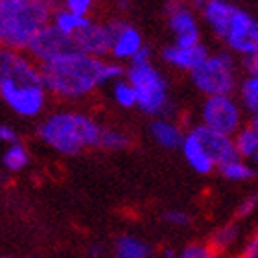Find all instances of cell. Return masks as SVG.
Listing matches in <instances>:
<instances>
[{"label": "cell", "mask_w": 258, "mask_h": 258, "mask_svg": "<svg viewBox=\"0 0 258 258\" xmlns=\"http://www.w3.org/2000/svg\"><path fill=\"white\" fill-rule=\"evenodd\" d=\"M41 64L17 50L0 48V98L19 118H37L48 102Z\"/></svg>", "instance_id": "6da1fadb"}, {"label": "cell", "mask_w": 258, "mask_h": 258, "mask_svg": "<svg viewBox=\"0 0 258 258\" xmlns=\"http://www.w3.org/2000/svg\"><path fill=\"white\" fill-rule=\"evenodd\" d=\"M105 59H96L74 50L57 59L41 64L44 87L50 96L76 102L91 96L103 85L102 69Z\"/></svg>", "instance_id": "7a4b0ae2"}, {"label": "cell", "mask_w": 258, "mask_h": 258, "mask_svg": "<svg viewBox=\"0 0 258 258\" xmlns=\"http://www.w3.org/2000/svg\"><path fill=\"white\" fill-rule=\"evenodd\" d=\"M103 125L91 114L63 109L54 111L37 125L39 140L59 155H78L83 150L100 148Z\"/></svg>", "instance_id": "3957f363"}, {"label": "cell", "mask_w": 258, "mask_h": 258, "mask_svg": "<svg viewBox=\"0 0 258 258\" xmlns=\"http://www.w3.org/2000/svg\"><path fill=\"white\" fill-rule=\"evenodd\" d=\"M59 0H2L0 48L26 52L33 37L52 22Z\"/></svg>", "instance_id": "277c9868"}, {"label": "cell", "mask_w": 258, "mask_h": 258, "mask_svg": "<svg viewBox=\"0 0 258 258\" xmlns=\"http://www.w3.org/2000/svg\"><path fill=\"white\" fill-rule=\"evenodd\" d=\"M127 81L137 92V109L151 118H172L175 113L168 81L153 63L127 67Z\"/></svg>", "instance_id": "5b68a950"}, {"label": "cell", "mask_w": 258, "mask_h": 258, "mask_svg": "<svg viewBox=\"0 0 258 258\" xmlns=\"http://www.w3.org/2000/svg\"><path fill=\"white\" fill-rule=\"evenodd\" d=\"M190 81L205 98L234 94L240 87L236 61L231 52L209 54V57L190 74Z\"/></svg>", "instance_id": "8992f818"}, {"label": "cell", "mask_w": 258, "mask_h": 258, "mask_svg": "<svg viewBox=\"0 0 258 258\" xmlns=\"http://www.w3.org/2000/svg\"><path fill=\"white\" fill-rule=\"evenodd\" d=\"M199 116L203 125L231 137L243 127V107L234 94L205 98Z\"/></svg>", "instance_id": "52a82bcc"}, {"label": "cell", "mask_w": 258, "mask_h": 258, "mask_svg": "<svg viewBox=\"0 0 258 258\" xmlns=\"http://www.w3.org/2000/svg\"><path fill=\"white\" fill-rule=\"evenodd\" d=\"M223 43L231 54L240 57H251L258 54V19L247 10L238 8L236 15L232 19L231 28L223 37Z\"/></svg>", "instance_id": "ba28073f"}, {"label": "cell", "mask_w": 258, "mask_h": 258, "mask_svg": "<svg viewBox=\"0 0 258 258\" xmlns=\"http://www.w3.org/2000/svg\"><path fill=\"white\" fill-rule=\"evenodd\" d=\"M168 26L173 35V44L177 46H196L201 43V30L192 6L183 0H170L166 6Z\"/></svg>", "instance_id": "9c48e42d"}, {"label": "cell", "mask_w": 258, "mask_h": 258, "mask_svg": "<svg viewBox=\"0 0 258 258\" xmlns=\"http://www.w3.org/2000/svg\"><path fill=\"white\" fill-rule=\"evenodd\" d=\"M74 39L61 33L57 28L50 22L48 26H44L41 32L33 37V41L28 46L26 54L32 57L35 63L46 64L50 61L57 59L61 55L74 52Z\"/></svg>", "instance_id": "30bf717a"}, {"label": "cell", "mask_w": 258, "mask_h": 258, "mask_svg": "<svg viewBox=\"0 0 258 258\" xmlns=\"http://www.w3.org/2000/svg\"><path fill=\"white\" fill-rule=\"evenodd\" d=\"M109 32H111V55L114 61L124 63L131 61L135 54L144 46V39L142 33L137 30L129 21L124 19H113L107 22Z\"/></svg>", "instance_id": "8fae6325"}, {"label": "cell", "mask_w": 258, "mask_h": 258, "mask_svg": "<svg viewBox=\"0 0 258 258\" xmlns=\"http://www.w3.org/2000/svg\"><path fill=\"white\" fill-rule=\"evenodd\" d=\"M74 46L78 52L96 59H105L111 55V32L107 22H98L89 19L85 26L76 33Z\"/></svg>", "instance_id": "7c38bea8"}, {"label": "cell", "mask_w": 258, "mask_h": 258, "mask_svg": "<svg viewBox=\"0 0 258 258\" xmlns=\"http://www.w3.org/2000/svg\"><path fill=\"white\" fill-rule=\"evenodd\" d=\"M238 8L240 6H236L231 0H207L203 8L199 10V13H201V19L209 26L210 32L223 41V37L231 28L232 19L236 15Z\"/></svg>", "instance_id": "4fadbf2b"}, {"label": "cell", "mask_w": 258, "mask_h": 258, "mask_svg": "<svg viewBox=\"0 0 258 258\" xmlns=\"http://www.w3.org/2000/svg\"><path fill=\"white\" fill-rule=\"evenodd\" d=\"M209 48L203 43L196 44V46H177V44H168L161 52L162 61L172 67V69L183 70L192 74L199 64L209 57Z\"/></svg>", "instance_id": "5bb4252c"}, {"label": "cell", "mask_w": 258, "mask_h": 258, "mask_svg": "<svg viewBox=\"0 0 258 258\" xmlns=\"http://www.w3.org/2000/svg\"><path fill=\"white\" fill-rule=\"evenodd\" d=\"M194 131L199 135V139L205 144L207 151L214 159L216 166H221V164H225V162L238 157L236 148H234V139H232L231 135H223L203 124L194 125Z\"/></svg>", "instance_id": "9a60e30c"}, {"label": "cell", "mask_w": 258, "mask_h": 258, "mask_svg": "<svg viewBox=\"0 0 258 258\" xmlns=\"http://www.w3.org/2000/svg\"><path fill=\"white\" fill-rule=\"evenodd\" d=\"M181 153H183L184 161L188 162V166L199 175H209L214 170H218L214 159L210 157V153L201 142L199 135L194 131V127H190L184 135V140L181 144Z\"/></svg>", "instance_id": "2e32d148"}, {"label": "cell", "mask_w": 258, "mask_h": 258, "mask_svg": "<svg viewBox=\"0 0 258 258\" xmlns=\"http://www.w3.org/2000/svg\"><path fill=\"white\" fill-rule=\"evenodd\" d=\"M150 135L164 150H181L186 131L172 118H155L150 125Z\"/></svg>", "instance_id": "e0dca14e"}, {"label": "cell", "mask_w": 258, "mask_h": 258, "mask_svg": "<svg viewBox=\"0 0 258 258\" xmlns=\"http://www.w3.org/2000/svg\"><path fill=\"white\" fill-rule=\"evenodd\" d=\"M113 254L114 258H153V249L148 242L133 234H122L114 242Z\"/></svg>", "instance_id": "ac0fdd59"}, {"label": "cell", "mask_w": 258, "mask_h": 258, "mask_svg": "<svg viewBox=\"0 0 258 258\" xmlns=\"http://www.w3.org/2000/svg\"><path fill=\"white\" fill-rule=\"evenodd\" d=\"M234 148L240 159L258 164V133L251 125H243L234 137Z\"/></svg>", "instance_id": "d6986e66"}, {"label": "cell", "mask_w": 258, "mask_h": 258, "mask_svg": "<svg viewBox=\"0 0 258 258\" xmlns=\"http://www.w3.org/2000/svg\"><path fill=\"white\" fill-rule=\"evenodd\" d=\"M218 172H220L221 177L231 181V183H245V181H251V179L256 177V170H254L253 162L243 161L240 157L218 166Z\"/></svg>", "instance_id": "ffe728a7"}, {"label": "cell", "mask_w": 258, "mask_h": 258, "mask_svg": "<svg viewBox=\"0 0 258 258\" xmlns=\"http://www.w3.org/2000/svg\"><path fill=\"white\" fill-rule=\"evenodd\" d=\"M30 161H32L30 151H28L26 146H22L21 142L8 146L6 151L2 153V159H0L2 168H4L6 172H11V173L22 172L24 168L30 166Z\"/></svg>", "instance_id": "44dd1931"}, {"label": "cell", "mask_w": 258, "mask_h": 258, "mask_svg": "<svg viewBox=\"0 0 258 258\" xmlns=\"http://www.w3.org/2000/svg\"><path fill=\"white\" fill-rule=\"evenodd\" d=\"M91 17H81L78 13H72V11L64 10V8H57L52 17V24H54L61 33L69 35V37H74L76 33L80 32L81 28L89 22Z\"/></svg>", "instance_id": "7402d4cb"}, {"label": "cell", "mask_w": 258, "mask_h": 258, "mask_svg": "<svg viewBox=\"0 0 258 258\" xmlns=\"http://www.w3.org/2000/svg\"><path fill=\"white\" fill-rule=\"evenodd\" d=\"M238 238H240V227L236 223H229V225H223L218 231H214V234L210 236L209 245L220 254L227 249H231L238 242Z\"/></svg>", "instance_id": "603a6c76"}, {"label": "cell", "mask_w": 258, "mask_h": 258, "mask_svg": "<svg viewBox=\"0 0 258 258\" xmlns=\"http://www.w3.org/2000/svg\"><path fill=\"white\" fill-rule=\"evenodd\" d=\"M238 96L243 111L251 114L258 113V76H247L238 87Z\"/></svg>", "instance_id": "cb8c5ba5"}, {"label": "cell", "mask_w": 258, "mask_h": 258, "mask_svg": "<svg viewBox=\"0 0 258 258\" xmlns=\"http://www.w3.org/2000/svg\"><path fill=\"white\" fill-rule=\"evenodd\" d=\"M131 146V137L125 131L118 127H107L103 125L102 140H100V148L109 151H122L127 150Z\"/></svg>", "instance_id": "d4e9b609"}, {"label": "cell", "mask_w": 258, "mask_h": 258, "mask_svg": "<svg viewBox=\"0 0 258 258\" xmlns=\"http://www.w3.org/2000/svg\"><path fill=\"white\" fill-rule=\"evenodd\" d=\"M111 96L113 102L122 109H135L137 107V92L135 87L127 81V78L116 81L111 85Z\"/></svg>", "instance_id": "484cf974"}, {"label": "cell", "mask_w": 258, "mask_h": 258, "mask_svg": "<svg viewBox=\"0 0 258 258\" xmlns=\"http://www.w3.org/2000/svg\"><path fill=\"white\" fill-rule=\"evenodd\" d=\"M125 74H127V69L122 63H118V61L114 59L103 61V69H102L103 85H113L116 81L124 80Z\"/></svg>", "instance_id": "4316f807"}, {"label": "cell", "mask_w": 258, "mask_h": 258, "mask_svg": "<svg viewBox=\"0 0 258 258\" xmlns=\"http://www.w3.org/2000/svg\"><path fill=\"white\" fill-rule=\"evenodd\" d=\"M179 258H218V253L209 243H190L179 253Z\"/></svg>", "instance_id": "83f0119b"}, {"label": "cell", "mask_w": 258, "mask_h": 258, "mask_svg": "<svg viewBox=\"0 0 258 258\" xmlns=\"http://www.w3.org/2000/svg\"><path fill=\"white\" fill-rule=\"evenodd\" d=\"M98 0H61V8L78 13L81 17H89L94 10Z\"/></svg>", "instance_id": "f1b7e54d"}, {"label": "cell", "mask_w": 258, "mask_h": 258, "mask_svg": "<svg viewBox=\"0 0 258 258\" xmlns=\"http://www.w3.org/2000/svg\"><path fill=\"white\" fill-rule=\"evenodd\" d=\"M162 220L166 221L168 225H173V227H186L192 223V216L186 212V210H181V209H170L166 210L164 214H162Z\"/></svg>", "instance_id": "f546056e"}, {"label": "cell", "mask_w": 258, "mask_h": 258, "mask_svg": "<svg viewBox=\"0 0 258 258\" xmlns=\"http://www.w3.org/2000/svg\"><path fill=\"white\" fill-rule=\"evenodd\" d=\"M258 207V194H253V196H247V198L243 199L242 203L238 205L236 209V218H249V216L253 214L254 210Z\"/></svg>", "instance_id": "4dcf8cb0"}, {"label": "cell", "mask_w": 258, "mask_h": 258, "mask_svg": "<svg viewBox=\"0 0 258 258\" xmlns=\"http://www.w3.org/2000/svg\"><path fill=\"white\" fill-rule=\"evenodd\" d=\"M0 142H4V144H8V146L21 142V140H19L17 129L13 127V125H8V124L0 125Z\"/></svg>", "instance_id": "1f68e13d"}, {"label": "cell", "mask_w": 258, "mask_h": 258, "mask_svg": "<svg viewBox=\"0 0 258 258\" xmlns=\"http://www.w3.org/2000/svg\"><path fill=\"white\" fill-rule=\"evenodd\" d=\"M151 57H153V52H151L150 46H142V48L135 54V57L129 61V67H142V64H148L151 63Z\"/></svg>", "instance_id": "d6a6232c"}, {"label": "cell", "mask_w": 258, "mask_h": 258, "mask_svg": "<svg viewBox=\"0 0 258 258\" xmlns=\"http://www.w3.org/2000/svg\"><path fill=\"white\" fill-rule=\"evenodd\" d=\"M240 258H258V225H256V229H254L253 238L249 240V243L245 245V249H243V253Z\"/></svg>", "instance_id": "836d02e7"}, {"label": "cell", "mask_w": 258, "mask_h": 258, "mask_svg": "<svg viewBox=\"0 0 258 258\" xmlns=\"http://www.w3.org/2000/svg\"><path fill=\"white\" fill-rule=\"evenodd\" d=\"M242 67L247 72V76H258V54L251 55V57H243Z\"/></svg>", "instance_id": "e575fe53"}, {"label": "cell", "mask_w": 258, "mask_h": 258, "mask_svg": "<svg viewBox=\"0 0 258 258\" xmlns=\"http://www.w3.org/2000/svg\"><path fill=\"white\" fill-rule=\"evenodd\" d=\"M103 254H105V251H103V247H100V245L89 247V256L91 258H103Z\"/></svg>", "instance_id": "d590c367"}, {"label": "cell", "mask_w": 258, "mask_h": 258, "mask_svg": "<svg viewBox=\"0 0 258 258\" xmlns=\"http://www.w3.org/2000/svg\"><path fill=\"white\" fill-rule=\"evenodd\" d=\"M249 125H251V127H253L254 131H256V133H258V113H256V114H251V120H249Z\"/></svg>", "instance_id": "8d00e7d4"}, {"label": "cell", "mask_w": 258, "mask_h": 258, "mask_svg": "<svg viewBox=\"0 0 258 258\" xmlns=\"http://www.w3.org/2000/svg\"><path fill=\"white\" fill-rule=\"evenodd\" d=\"M164 258H175V251L173 249H164Z\"/></svg>", "instance_id": "74e56055"}, {"label": "cell", "mask_w": 258, "mask_h": 258, "mask_svg": "<svg viewBox=\"0 0 258 258\" xmlns=\"http://www.w3.org/2000/svg\"><path fill=\"white\" fill-rule=\"evenodd\" d=\"M116 4H118L122 10H129V2H127V0H116Z\"/></svg>", "instance_id": "f35d334b"}, {"label": "cell", "mask_w": 258, "mask_h": 258, "mask_svg": "<svg viewBox=\"0 0 258 258\" xmlns=\"http://www.w3.org/2000/svg\"><path fill=\"white\" fill-rule=\"evenodd\" d=\"M0 181H4V168H0Z\"/></svg>", "instance_id": "ab89813d"}, {"label": "cell", "mask_w": 258, "mask_h": 258, "mask_svg": "<svg viewBox=\"0 0 258 258\" xmlns=\"http://www.w3.org/2000/svg\"><path fill=\"white\" fill-rule=\"evenodd\" d=\"M2 258H10V256H2Z\"/></svg>", "instance_id": "60d3db41"}]
</instances>
